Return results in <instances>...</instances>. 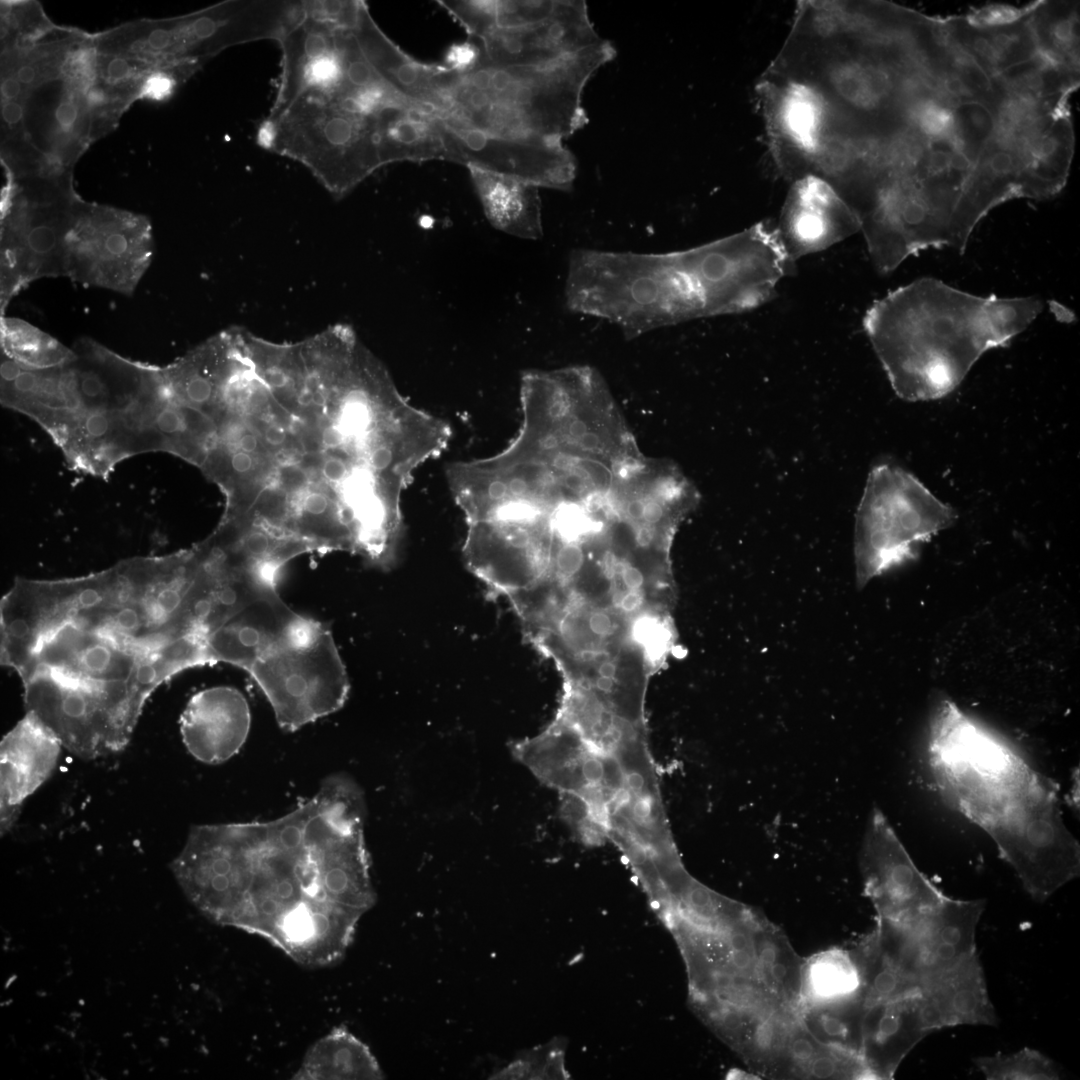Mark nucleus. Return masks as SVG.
<instances>
[{"mask_svg": "<svg viewBox=\"0 0 1080 1080\" xmlns=\"http://www.w3.org/2000/svg\"><path fill=\"white\" fill-rule=\"evenodd\" d=\"M476 40L484 60L492 65L539 67L573 56L602 39L589 20L585 2L558 1L556 10L547 18L494 29Z\"/></svg>", "mask_w": 1080, "mask_h": 1080, "instance_id": "obj_14", "label": "nucleus"}, {"mask_svg": "<svg viewBox=\"0 0 1080 1080\" xmlns=\"http://www.w3.org/2000/svg\"><path fill=\"white\" fill-rule=\"evenodd\" d=\"M615 54L601 40L545 66L502 67L483 58L464 74L448 69L442 118L490 134L561 141L586 124L583 88Z\"/></svg>", "mask_w": 1080, "mask_h": 1080, "instance_id": "obj_5", "label": "nucleus"}, {"mask_svg": "<svg viewBox=\"0 0 1080 1080\" xmlns=\"http://www.w3.org/2000/svg\"><path fill=\"white\" fill-rule=\"evenodd\" d=\"M24 703L73 755L93 760L122 751L143 706L126 683L102 685L37 670L22 680Z\"/></svg>", "mask_w": 1080, "mask_h": 1080, "instance_id": "obj_7", "label": "nucleus"}, {"mask_svg": "<svg viewBox=\"0 0 1080 1080\" xmlns=\"http://www.w3.org/2000/svg\"><path fill=\"white\" fill-rule=\"evenodd\" d=\"M104 99H105L104 93L99 89H92L88 93V101L91 104H94V105L100 104V103H102L104 101Z\"/></svg>", "mask_w": 1080, "mask_h": 1080, "instance_id": "obj_47", "label": "nucleus"}, {"mask_svg": "<svg viewBox=\"0 0 1080 1080\" xmlns=\"http://www.w3.org/2000/svg\"><path fill=\"white\" fill-rule=\"evenodd\" d=\"M975 1066L988 1080H1056L1059 1067L1041 1052L1023 1048L1012 1053H996L974 1059Z\"/></svg>", "mask_w": 1080, "mask_h": 1080, "instance_id": "obj_32", "label": "nucleus"}, {"mask_svg": "<svg viewBox=\"0 0 1080 1080\" xmlns=\"http://www.w3.org/2000/svg\"><path fill=\"white\" fill-rule=\"evenodd\" d=\"M1080 5L1078 1L1041 0L1029 4V21L1038 53L1080 71Z\"/></svg>", "mask_w": 1080, "mask_h": 1080, "instance_id": "obj_28", "label": "nucleus"}, {"mask_svg": "<svg viewBox=\"0 0 1080 1080\" xmlns=\"http://www.w3.org/2000/svg\"><path fill=\"white\" fill-rule=\"evenodd\" d=\"M645 503L640 499H633L626 506V514L634 521H643Z\"/></svg>", "mask_w": 1080, "mask_h": 1080, "instance_id": "obj_43", "label": "nucleus"}, {"mask_svg": "<svg viewBox=\"0 0 1080 1080\" xmlns=\"http://www.w3.org/2000/svg\"><path fill=\"white\" fill-rule=\"evenodd\" d=\"M1 354L16 363L36 369L64 365L74 357L73 349L65 347L51 335L15 317H1Z\"/></svg>", "mask_w": 1080, "mask_h": 1080, "instance_id": "obj_31", "label": "nucleus"}, {"mask_svg": "<svg viewBox=\"0 0 1080 1080\" xmlns=\"http://www.w3.org/2000/svg\"><path fill=\"white\" fill-rule=\"evenodd\" d=\"M954 510L915 476L884 463L869 473L855 523L857 585L916 558L921 544L948 528Z\"/></svg>", "mask_w": 1080, "mask_h": 1080, "instance_id": "obj_6", "label": "nucleus"}, {"mask_svg": "<svg viewBox=\"0 0 1080 1080\" xmlns=\"http://www.w3.org/2000/svg\"><path fill=\"white\" fill-rule=\"evenodd\" d=\"M858 995H861V976L850 950L834 948L806 959L802 1005L841 1001Z\"/></svg>", "mask_w": 1080, "mask_h": 1080, "instance_id": "obj_30", "label": "nucleus"}, {"mask_svg": "<svg viewBox=\"0 0 1080 1080\" xmlns=\"http://www.w3.org/2000/svg\"><path fill=\"white\" fill-rule=\"evenodd\" d=\"M755 940L760 980L783 1007L798 1013L803 1003L806 959L766 918L757 926Z\"/></svg>", "mask_w": 1080, "mask_h": 1080, "instance_id": "obj_25", "label": "nucleus"}, {"mask_svg": "<svg viewBox=\"0 0 1080 1080\" xmlns=\"http://www.w3.org/2000/svg\"><path fill=\"white\" fill-rule=\"evenodd\" d=\"M296 1079H382L369 1048L345 1028L334 1029L307 1052Z\"/></svg>", "mask_w": 1080, "mask_h": 1080, "instance_id": "obj_26", "label": "nucleus"}, {"mask_svg": "<svg viewBox=\"0 0 1080 1080\" xmlns=\"http://www.w3.org/2000/svg\"><path fill=\"white\" fill-rule=\"evenodd\" d=\"M382 165L398 161L446 159L441 118L429 109L401 100L377 116Z\"/></svg>", "mask_w": 1080, "mask_h": 1080, "instance_id": "obj_24", "label": "nucleus"}, {"mask_svg": "<svg viewBox=\"0 0 1080 1080\" xmlns=\"http://www.w3.org/2000/svg\"><path fill=\"white\" fill-rule=\"evenodd\" d=\"M174 80L165 74L150 76L144 85V94L148 97L161 100L171 94Z\"/></svg>", "mask_w": 1080, "mask_h": 1080, "instance_id": "obj_36", "label": "nucleus"}, {"mask_svg": "<svg viewBox=\"0 0 1080 1080\" xmlns=\"http://www.w3.org/2000/svg\"><path fill=\"white\" fill-rule=\"evenodd\" d=\"M748 274L722 238L668 253L604 251L592 281L596 310L627 337L698 318L740 313Z\"/></svg>", "mask_w": 1080, "mask_h": 1080, "instance_id": "obj_4", "label": "nucleus"}, {"mask_svg": "<svg viewBox=\"0 0 1080 1080\" xmlns=\"http://www.w3.org/2000/svg\"><path fill=\"white\" fill-rule=\"evenodd\" d=\"M352 31L365 58L394 90L438 116L445 113L440 64L422 63L401 50L374 22L365 2Z\"/></svg>", "mask_w": 1080, "mask_h": 1080, "instance_id": "obj_20", "label": "nucleus"}, {"mask_svg": "<svg viewBox=\"0 0 1080 1080\" xmlns=\"http://www.w3.org/2000/svg\"><path fill=\"white\" fill-rule=\"evenodd\" d=\"M2 117L10 126L17 124L23 117V108L16 102L8 101L2 107Z\"/></svg>", "mask_w": 1080, "mask_h": 1080, "instance_id": "obj_41", "label": "nucleus"}, {"mask_svg": "<svg viewBox=\"0 0 1080 1080\" xmlns=\"http://www.w3.org/2000/svg\"><path fill=\"white\" fill-rule=\"evenodd\" d=\"M154 254L153 235L145 220L108 209L78 207L66 239L64 277L130 296Z\"/></svg>", "mask_w": 1080, "mask_h": 1080, "instance_id": "obj_8", "label": "nucleus"}, {"mask_svg": "<svg viewBox=\"0 0 1080 1080\" xmlns=\"http://www.w3.org/2000/svg\"><path fill=\"white\" fill-rule=\"evenodd\" d=\"M865 1007L858 995L841 1001L803 1004L798 1016L821 1044L861 1056V1023Z\"/></svg>", "mask_w": 1080, "mask_h": 1080, "instance_id": "obj_29", "label": "nucleus"}, {"mask_svg": "<svg viewBox=\"0 0 1080 1080\" xmlns=\"http://www.w3.org/2000/svg\"><path fill=\"white\" fill-rule=\"evenodd\" d=\"M488 215L497 224L523 234L540 230L536 186L476 167H468Z\"/></svg>", "mask_w": 1080, "mask_h": 1080, "instance_id": "obj_27", "label": "nucleus"}, {"mask_svg": "<svg viewBox=\"0 0 1080 1080\" xmlns=\"http://www.w3.org/2000/svg\"><path fill=\"white\" fill-rule=\"evenodd\" d=\"M921 992L933 1030L959 1025H998L978 953L924 980Z\"/></svg>", "mask_w": 1080, "mask_h": 1080, "instance_id": "obj_23", "label": "nucleus"}, {"mask_svg": "<svg viewBox=\"0 0 1080 1080\" xmlns=\"http://www.w3.org/2000/svg\"><path fill=\"white\" fill-rule=\"evenodd\" d=\"M1029 4L990 5L965 15L938 17L945 39L992 77L1038 54Z\"/></svg>", "mask_w": 1080, "mask_h": 1080, "instance_id": "obj_15", "label": "nucleus"}, {"mask_svg": "<svg viewBox=\"0 0 1080 1080\" xmlns=\"http://www.w3.org/2000/svg\"><path fill=\"white\" fill-rule=\"evenodd\" d=\"M860 230V222L823 179L807 175L792 182L776 231L789 257L823 251Z\"/></svg>", "mask_w": 1080, "mask_h": 1080, "instance_id": "obj_16", "label": "nucleus"}, {"mask_svg": "<svg viewBox=\"0 0 1080 1080\" xmlns=\"http://www.w3.org/2000/svg\"><path fill=\"white\" fill-rule=\"evenodd\" d=\"M45 191L14 210L1 230L0 311L41 278L64 277L65 244L77 206Z\"/></svg>", "mask_w": 1080, "mask_h": 1080, "instance_id": "obj_9", "label": "nucleus"}, {"mask_svg": "<svg viewBox=\"0 0 1080 1080\" xmlns=\"http://www.w3.org/2000/svg\"><path fill=\"white\" fill-rule=\"evenodd\" d=\"M663 517H664V509H663L662 505H660L656 501H649V502L645 503L644 512H643V521L646 524L656 525L659 522H661Z\"/></svg>", "mask_w": 1080, "mask_h": 1080, "instance_id": "obj_40", "label": "nucleus"}, {"mask_svg": "<svg viewBox=\"0 0 1080 1080\" xmlns=\"http://www.w3.org/2000/svg\"><path fill=\"white\" fill-rule=\"evenodd\" d=\"M21 91L20 82L17 78L8 77L1 84V94L6 100L16 98Z\"/></svg>", "mask_w": 1080, "mask_h": 1080, "instance_id": "obj_42", "label": "nucleus"}, {"mask_svg": "<svg viewBox=\"0 0 1080 1080\" xmlns=\"http://www.w3.org/2000/svg\"><path fill=\"white\" fill-rule=\"evenodd\" d=\"M928 757L939 788L991 837L1033 900L1079 875V845L1051 783L948 699L933 707Z\"/></svg>", "mask_w": 1080, "mask_h": 1080, "instance_id": "obj_2", "label": "nucleus"}, {"mask_svg": "<svg viewBox=\"0 0 1080 1080\" xmlns=\"http://www.w3.org/2000/svg\"><path fill=\"white\" fill-rule=\"evenodd\" d=\"M865 893L877 919L908 921L936 909L946 896L918 869L885 815L873 809L860 852Z\"/></svg>", "mask_w": 1080, "mask_h": 1080, "instance_id": "obj_12", "label": "nucleus"}, {"mask_svg": "<svg viewBox=\"0 0 1080 1080\" xmlns=\"http://www.w3.org/2000/svg\"><path fill=\"white\" fill-rule=\"evenodd\" d=\"M446 160L508 176L531 185L569 189L576 161L561 141L486 133L440 117Z\"/></svg>", "mask_w": 1080, "mask_h": 1080, "instance_id": "obj_10", "label": "nucleus"}, {"mask_svg": "<svg viewBox=\"0 0 1080 1080\" xmlns=\"http://www.w3.org/2000/svg\"><path fill=\"white\" fill-rule=\"evenodd\" d=\"M932 1031L922 992L866 1006L860 1054L872 1079H892L904 1058Z\"/></svg>", "mask_w": 1080, "mask_h": 1080, "instance_id": "obj_19", "label": "nucleus"}, {"mask_svg": "<svg viewBox=\"0 0 1080 1080\" xmlns=\"http://www.w3.org/2000/svg\"><path fill=\"white\" fill-rule=\"evenodd\" d=\"M1042 310L1035 297L977 296L920 278L875 301L863 326L895 393L926 401L952 392L985 352L1009 344Z\"/></svg>", "mask_w": 1080, "mask_h": 1080, "instance_id": "obj_3", "label": "nucleus"}, {"mask_svg": "<svg viewBox=\"0 0 1080 1080\" xmlns=\"http://www.w3.org/2000/svg\"><path fill=\"white\" fill-rule=\"evenodd\" d=\"M16 78L22 84H30L35 79V69L30 65H23L18 69Z\"/></svg>", "mask_w": 1080, "mask_h": 1080, "instance_id": "obj_45", "label": "nucleus"}, {"mask_svg": "<svg viewBox=\"0 0 1080 1080\" xmlns=\"http://www.w3.org/2000/svg\"><path fill=\"white\" fill-rule=\"evenodd\" d=\"M911 125L927 139L955 140L952 107L938 96L924 98L916 104Z\"/></svg>", "mask_w": 1080, "mask_h": 1080, "instance_id": "obj_34", "label": "nucleus"}, {"mask_svg": "<svg viewBox=\"0 0 1080 1080\" xmlns=\"http://www.w3.org/2000/svg\"><path fill=\"white\" fill-rule=\"evenodd\" d=\"M251 712L244 695L230 686H215L194 694L180 717L187 751L205 764H220L245 744Z\"/></svg>", "mask_w": 1080, "mask_h": 1080, "instance_id": "obj_18", "label": "nucleus"}, {"mask_svg": "<svg viewBox=\"0 0 1080 1080\" xmlns=\"http://www.w3.org/2000/svg\"><path fill=\"white\" fill-rule=\"evenodd\" d=\"M952 110L956 145L974 165L995 131L996 114L987 105L978 101L960 102Z\"/></svg>", "mask_w": 1080, "mask_h": 1080, "instance_id": "obj_33", "label": "nucleus"}, {"mask_svg": "<svg viewBox=\"0 0 1080 1080\" xmlns=\"http://www.w3.org/2000/svg\"><path fill=\"white\" fill-rule=\"evenodd\" d=\"M986 901L947 897L934 910L912 919L924 980L977 953L976 930Z\"/></svg>", "mask_w": 1080, "mask_h": 1080, "instance_id": "obj_22", "label": "nucleus"}, {"mask_svg": "<svg viewBox=\"0 0 1080 1080\" xmlns=\"http://www.w3.org/2000/svg\"><path fill=\"white\" fill-rule=\"evenodd\" d=\"M362 793L348 777L267 822L195 825L171 869L209 920L307 967L339 962L375 903Z\"/></svg>", "mask_w": 1080, "mask_h": 1080, "instance_id": "obj_1", "label": "nucleus"}, {"mask_svg": "<svg viewBox=\"0 0 1080 1080\" xmlns=\"http://www.w3.org/2000/svg\"><path fill=\"white\" fill-rule=\"evenodd\" d=\"M1075 136L1069 106L1047 116L1018 145L1019 198L1043 200L1065 186Z\"/></svg>", "mask_w": 1080, "mask_h": 1080, "instance_id": "obj_21", "label": "nucleus"}, {"mask_svg": "<svg viewBox=\"0 0 1080 1080\" xmlns=\"http://www.w3.org/2000/svg\"><path fill=\"white\" fill-rule=\"evenodd\" d=\"M55 118L62 127L69 128L76 121L77 107L71 102H63L57 107Z\"/></svg>", "mask_w": 1080, "mask_h": 1080, "instance_id": "obj_38", "label": "nucleus"}, {"mask_svg": "<svg viewBox=\"0 0 1080 1080\" xmlns=\"http://www.w3.org/2000/svg\"><path fill=\"white\" fill-rule=\"evenodd\" d=\"M587 432V425L584 421L577 419L568 426V433L573 438H580Z\"/></svg>", "mask_w": 1080, "mask_h": 1080, "instance_id": "obj_46", "label": "nucleus"}, {"mask_svg": "<svg viewBox=\"0 0 1080 1080\" xmlns=\"http://www.w3.org/2000/svg\"><path fill=\"white\" fill-rule=\"evenodd\" d=\"M577 443L580 447L586 450H592L596 448L600 443V438L593 432H586L583 436L577 439Z\"/></svg>", "mask_w": 1080, "mask_h": 1080, "instance_id": "obj_44", "label": "nucleus"}, {"mask_svg": "<svg viewBox=\"0 0 1080 1080\" xmlns=\"http://www.w3.org/2000/svg\"><path fill=\"white\" fill-rule=\"evenodd\" d=\"M62 744L33 713L26 715L0 743V833L15 825L25 800L57 766Z\"/></svg>", "mask_w": 1080, "mask_h": 1080, "instance_id": "obj_17", "label": "nucleus"}, {"mask_svg": "<svg viewBox=\"0 0 1080 1080\" xmlns=\"http://www.w3.org/2000/svg\"><path fill=\"white\" fill-rule=\"evenodd\" d=\"M107 76L112 80H122L126 78L131 71L130 65L123 58H114L107 66Z\"/></svg>", "mask_w": 1080, "mask_h": 1080, "instance_id": "obj_39", "label": "nucleus"}, {"mask_svg": "<svg viewBox=\"0 0 1080 1080\" xmlns=\"http://www.w3.org/2000/svg\"><path fill=\"white\" fill-rule=\"evenodd\" d=\"M758 94L780 172L792 182L811 175L832 131L826 102L809 86L772 70L761 81Z\"/></svg>", "mask_w": 1080, "mask_h": 1080, "instance_id": "obj_11", "label": "nucleus"}, {"mask_svg": "<svg viewBox=\"0 0 1080 1080\" xmlns=\"http://www.w3.org/2000/svg\"><path fill=\"white\" fill-rule=\"evenodd\" d=\"M173 39L174 35L170 30L159 28L149 34L147 42L151 49L163 50L172 44Z\"/></svg>", "mask_w": 1080, "mask_h": 1080, "instance_id": "obj_37", "label": "nucleus"}, {"mask_svg": "<svg viewBox=\"0 0 1080 1080\" xmlns=\"http://www.w3.org/2000/svg\"><path fill=\"white\" fill-rule=\"evenodd\" d=\"M482 60L483 50L480 43L476 39L469 38L464 43L449 47L442 65L455 73L464 74L479 66Z\"/></svg>", "mask_w": 1080, "mask_h": 1080, "instance_id": "obj_35", "label": "nucleus"}, {"mask_svg": "<svg viewBox=\"0 0 1080 1080\" xmlns=\"http://www.w3.org/2000/svg\"><path fill=\"white\" fill-rule=\"evenodd\" d=\"M151 653H143L99 631L66 621L38 644L21 680L37 670L49 671L70 679L112 685L129 684L139 700L137 676Z\"/></svg>", "mask_w": 1080, "mask_h": 1080, "instance_id": "obj_13", "label": "nucleus"}]
</instances>
